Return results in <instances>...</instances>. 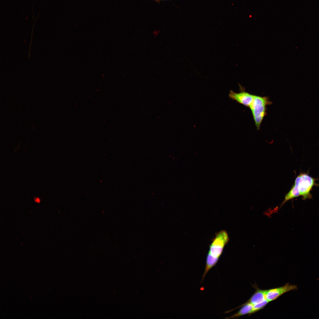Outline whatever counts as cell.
<instances>
[{"instance_id": "8", "label": "cell", "mask_w": 319, "mask_h": 319, "mask_svg": "<svg viewBox=\"0 0 319 319\" xmlns=\"http://www.w3.org/2000/svg\"><path fill=\"white\" fill-rule=\"evenodd\" d=\"M35 201L36 202H37L38 203H39L40 202V200L38 198H36V199H35Z\"/></svg>"}, {"instance_id": "9", "label": "cell", "mask_w": 319, "mask_h": 319, "mask_svg": "<svg viewBox=\"0 0 319 319\" xmlns=\"http://www.w3.org/2000/svg\"></svg>"}, {"instance_id": "4", "label": "cell", "mask_w": 319, "mask_h": 319, "mask_svg": "<svg viewBox=\"0 0 319 319\" xmlns=\"http://www.w3.org/2000/svg\"><path fill=\"white\" fill-rule=\"evenodd\" d=\"M240 92L236 93L231 90L229 94V97L239 104L249 108L253 100L254 95L245 91L243 87L239 84Z\"/></svg>"}, {"instance_id": "5", "label": "cell", "mask_w": 319, "mask_h": 319, "mask_svg": "<svg viewBox=\"0 0 319 319\" xmlns=\"http://www.w3.org/2000/svg\"><path fill=\"white\" fill-rule=\"evenodd\" d=\"M297 289V285L287 283L281 287L266 290V299L269 302L272 301L286 292Z\"/></svg>"}, {"instance_id": "1", "label": "cell", "mask_w": 319, "mask_h": 319, "mask_svg": "<svg viewBox=\"0 0 319 319\" xmlns=\"http://www.w3.org/2000/svg\"><path fill=\"white\" fill-rule=\"evenodd\" d=\"M272 104L267 97L255 95L249 108L251 110L257 130L260 129L262 121L267 115V106Z\"/></svg>"}, {"instance_id": "6", "label": "cell", "mask_w": 319, "mask_h": 319, "mask_svg": "<svg viewBox=\"0 0 319 319\" xmlns=\"http://www.w3.org/2000/svg\"><path fill=\"white\" fill-rule=\"evenodd\" d=\"M240 307H241L237 313L225 318L228 319L236 318L247 314L250 315L254 313L253 305L250 303L246 302L232 310L226 312L225 313H229Z\"/></svg>"}, {"instance_id": "3", "label": "cell", "mask_w": 319, "mask_h": 319, "mask_svg": "<svg viewBox=\"0 0 319 319\" xmlns=\"http://www.w3.org/2000/svg\"><path fill=\"white\" fill-rule=\"evenodd\" d=\"M229 241V236L226 231L222 230L217 232L210 245L208 254L219 260Z\"/></svg>"}, {"instance_id": "2", "label": "cell", "mask_w": 319, "mask_h": 319, "mask_svg": "<svg viewBox=\"0 0 319 319\" xmlns=\"http://www.w3.org/2000/svg\"><path fill=\"white\" fill-rule=\"evenodd\" d=\"M317 179L310 176L305 172H300L296 177L292 185L299 192L303 200L312 198L310 192L314 186H319L315 183Z\"/></svg>"}, {"instance_id": "7", "label": "cell", "mask_w": 319, "mask_h": 319, "mask_svg": "<svg viewBox=\"0 0 319 319\" xmlns=\"http://www.w3.org/2000/svg\"><path fill=\"white\" fill-rule=\"evenodd\" d=\"M255 289L253 294L246 302L250 303L253 305L259 303L266 300V290L260 289L256 284L253 285Z\"/></svg>"}]
</instances>
